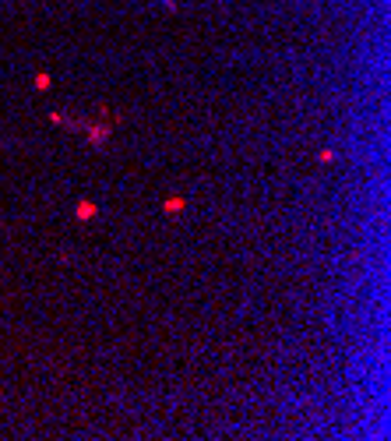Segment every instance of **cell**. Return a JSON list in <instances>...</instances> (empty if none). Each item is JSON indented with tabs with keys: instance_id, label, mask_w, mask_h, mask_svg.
I'll return each instance as SVG.
<instances>
[{
	"instance_id": "cell-1",
	"label": "cell",
	"mask_w": 391,
	"mask_h": 441,
	"mask_svg": "<svg viewBox=\"0 0 391 441\" xmlns=\"http://www.w3.org/2000/svg\"><path fill=\"white\" fill-rule=\"evenodd\" d=\"M92 215H95L92 205H81V209H78V219H92Z\"/></svg>"
}]
</instances>
